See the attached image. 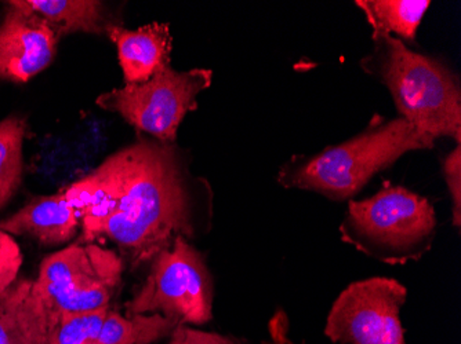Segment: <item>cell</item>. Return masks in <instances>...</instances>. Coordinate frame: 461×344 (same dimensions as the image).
Returning <instances> with one entry per match:
<instances>
[{"instance_id": "cell-1", "label": "cell", "mask_w": 461, "mask_h": 344, "mask_svg": "<svg viewBox=\"0 0 461 344\" xmlns=\"http://www.w3.org/2000/svg\"><path fill=\"white\" fill-rule=\"evenodd\" d=\"M93 175L100 195L80 218L85 242L113 240L141 265L178 235L198 232L193 181L175 144L142 139L108 157Z\"/></svg>"}, {"instance_id": "cell-2", "label": "cell", "mask_w": 461, "mask_h": 344, "mask_svg": "<svg viewBox=\"0 0 461 344\" xmlns=\"http://www.w3.org/2000/svg\"><path fill=\"white\" fill-rule=\"evenodd\" d=\"M435 141L402 118L375 115L366 128L311 156L296 154L279 170V185L346 201L411 152L434 149Z\"/></svg>"}, {"instance_id": "cell-3", "label": "cell", "mask_w": 461, "mask_h": 344, "mask_svg": "<svg viewBox=\"0 0 461 344\" xmlns=\"http://www.w3.org/2000/svg\"><path fill=\"white\" fill-rule=\"evenodd\" d=\"M361 59L365 74L390 92L398 118L429 138L461 144V85L444 59L411 50L400 39L372 35Z\"/></svg>"}, {"instance_id": "cell-4", "label": "cell", "mask_w": 461, "mask_h": 344, "mask_svg": "<svg viewBox=\"0 0 461 344\" xmlns=\"http://www.w3.org/2000/svg\"><path fill=\"white\" fill-rule=\"evenodd\" d=\"M340 234L346 244L373 260L405 265L420 260L431 250L437 214L424 196L384 183L372 198L349 201Z\"/></svg>"}, {"instance_id": "cell-5", "label": "cell", "mask_w": 461, "mask_h": 344, "mask_svg": "<svg viewBox=\"0 0 461 344\" xmlns=\"http://www.w3.org/2000/svg\"><path fill=\"white\" fill-rule=\"evenodd\" d=\"M122 271L121 258L95 244L71 245L45 258L33 288L45 309L49 335L66 315L110 306Z\"/></svg>"}, {"instance_id": "cell-6", "label": "cell", "mask_w": 461, "mask_h": 344, "mask_svg": "<svg viewBox=\"0 0 461 344\" xmlns=\"http://www.w3.org/2000/svg\"><path fill=\"white\" fill-rule=\"evenodd\" d=\"M129 314H162L178 324H206L213 313V281L203 256L183 235L160 251Z\"/></svg>"}, {"instance_id": "cell-7", "label": "cell", "mask_w": 461, "mask_h": 344, "mask_svg": "<svg viewBox=\"0 0 461 344\" xmlns=\"http://www.w3.org/2000/svg\"><path fill=\"white\" fill-rule=\"evenodd\" d=\"M211 69L178 72L166 66L149 82L126 84L97 98L103 110L116 112L154 139L173 144L178 127L188 113L198 108L196 97L209 89Z\"/></svg>"}, {"instance_id": "cell-8", "label": "cell", "mask_w": 461, "mask_h": 344, "mask_svg": "<svg viewBox=\"0 0 461 344\" xmlns=\"http://www.w3.org/2000/svg\"><path fill=\"white\" fill-rule=\"evenodd\" d=\"M406 299L408 289L396 279L355 281L334 300L325 335L340 344H406L401 322Z\"/></svg>"}, {"instance_id": "cell-9", "label": "cell", "mask_w": 461, "mask_h": 344, "mask_svg": "<svg viewBox=\"0 0 461 344\" xmlns=\"http://www.w3.org/2000/svg\"><path fill=\"white\" fill-rule=\"evenodd\" d=\"M57 41L45 21L9 6L0 24V79L28 82L53 61Z\"/></svg>"}, {"instance_id": "cell-10", "label": "cell", "mask_w": 461, "mask_h": 344, "mask_svg": "<svg viewBox=\"0 0 461 344\" xmlns=\"http://www.w3.org/2000/svg\"><path fill=\"white\" fill-rule=\"evenodd\" d=\"M107 31L118 48L126 84L149 82L155 74L170 66L173 38L169 24L154 22L136 31L107 27Z\"/></svg>"}, {"instance_id": "cell-11", "label": "cell", "mask_w": 461, "mask_h": 344, "mask_svg": "<svg viewBox=\"0 0 461 344\" xmlns=\"http://www.w3.org/2000/svg\"><path fill=\"white\" fill-rule=\"evenodd\" d=\"M79 215L69 204L66 191L48 198H33L10 218L0 221L7 234L30 235L45 245L61 244L74 237Z\"/></svg>"}, {"instance_id": "cell-12", "label": "cell", "mask_w": 461, "mask_h": 344, "mask_svg": "<svg viewBox=\"0 0 461 344\" xmlns=\"http://www.w3.org/2000/svg\"><path fill=\"white\" fill-rule=\"evenodd\" d=\"M0 344H49L48 320L33 279H15L0 294Z\"/></svg>"}, {"instance_id": "cell-13", "label": "cell", "mask_w": 461, "mask_h": 344, "mask_svg": "<svg viewBox=\"0 0 461 344\" xmlns=\"http://www.w3.org/2000/svg\"><path fill=\"white\" fill-rule=\"evenodd\" d=\"M7 4L45 21L59 38L104 31L103 4L95 0H14Z\"/></svg>"}, {"instance_id": "cell-14", "label": "cell", "mask_w": 461, "mask_h": 344, "mask_svg": "<svg viewBox=\"0 0 461 344\" xmlns=\"http://www.w3.org/2000/svg\"><path fill=\"white\" fill-rule=\"evenodd\" d=\"M355 6L364 13L372 35H388L403 43L414 41L424 15L431 7L429 0H357Z\"/></svg>"}, {"instance_id": "cell-15", "label": "cell", "mask_w": 461, "mask_h": 344, "mask_svg": "<svg viewBox=\"0 0 461 344\" xmlns=\"http://www.w3.org/2000/svg\"><path fill=\"white\" fill-rule=\"evenodd\" d=\"M178 325L177 321L162 314H134L126 318L110 310L100 333L90 344H151L172 335Z\"/></svg>"}, {"instance_id": "cell-16", "label": "cell", "mask_w": 461, "mask_h": 344, "mask_svg": "<svg viewBox=\"0 0 461 344\" xmlns=\"http://www.w3.org/2000/svg\"><path fill=\"white\" fill-rule=\"evenodd\" d=\"M25 123L20 118L0 121V208L15 195L23 181Z\"/></svg>"}, {"instance_id": "cell-17", "label": "cell", "mask_w": 461, "mask_h": 344, "mask_svg": "<svg viewBox=\"0 0 461 344\" xmlns=\"http://www.w3.org/2000/svg\"><path fill=\"white\" fill-rule=\"evenodd\" d=\"M110 306L93 312L77 313L59 320L49 335V344H90L103 327Z\"/></svg>"}, {"instance_id": "cell-18", "label": "cell", "mask_w": 461, "mask_h": 344, "mask_svg": "<svg viewBox=\"0 0 461 344\" xmlns=\"http://www.w3.org/2000/svg\"><path fill=\"white\" fill-rule=\"evenodd\" d=\"M442 172L447 181L450 200H452L453 226H461V144L445 156L442 162Z\"/></svg>"}, {"instance_id": "cell-19", "label": "cell", "mask_w": 461, "mask_h": 344, "mask_svg": "<svg viewBox=\"0 0 461 344\" xmlns=\"http://www.w3.org/2000/svg\"><path fill=\"white\" fill-rule=\"evenodd\" d=\"M23 265V253L12 235L0 230V294L9 288Z\"/></svg>"}, {"instance_id": "cell-20", "label": "cell", "mask_w": 461, "mask_h": 344, "mask_svg": "<svg viewBox=\"0 0 461 344\" xmlns=\"http://www.w3.org/2000/svg\"><path fill=\"white\" fill-rule=\"evenodd\" d=\"M170 344H240L234 339L219 333L193 330L186 325H178L172 333Z\"/></svg>"}]
</instances>
